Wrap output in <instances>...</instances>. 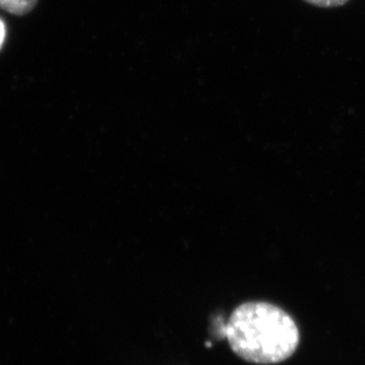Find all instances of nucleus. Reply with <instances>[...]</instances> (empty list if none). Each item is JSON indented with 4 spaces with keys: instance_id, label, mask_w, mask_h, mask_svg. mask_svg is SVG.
<instances>
[{
    "instance_id": "obj_1",
    "label": "nucleus",
    "mask_w": 365,
    "mask_h": 365,
    "mask_svg": "<svg viewBox=\"0 0 365 365\" xmlns=\"http://www.w3.org/2000/svg\"><path fill=\"white\" fill-rule=\"evenodd\" d=\"M232 351L253 364H277L296 352L300 334L285 310L267 302H247L235 307L225 325Z\"/></svg>"
},
{
    "instance_id": "obj_2",
    "label": "nucleus",
    "mask_w": 365,
    "mask_h": 365,
    "mask_svg": "<svg viewBox=\"0 0 365 365\" xmlns=\"http://www.w3.org/2000/svg\"><path fill=\"white\" fill-rule=\"evenodd\" d=\"M38 0H0V9L16 16H24L34 10Z\"/></svg>"
},
{
    "instance_id": "obj_3",
    "label": "nucleus",
    "mask_w": 365,
    "mask_h": 365,
    "mask_svg": "<svg viewBox=\"0 0 365 365\" xmlns=\"http://www.w3.org/2000/svg\"><path fill=\"white\" fill-rule=\"evenodd\" d=\"M305 3L312 6L322 7V9H334V7L344 6L350 0H304Z\"/></svg>"
},
{
    "instance_id": "obj_4",
    "label": "nucleus",
    "mask_w": 365,
    "mask_h": 365,
    "mask_svg": "<svg viewBox=\"0 0 365 365\" xmlns=\"http://www.w3.org/2000/svg\"><path fill=\"white\" fill-rule=\"evenodd\" d=\"M5 25H4L3 21H0V48H1V45H3L4 39H5Z\"/></svg>"
}]
</instances>
